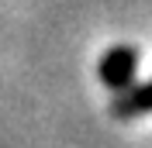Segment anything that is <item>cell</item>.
<instances>
[{
  "instance_id": "1",
  "label": "cell",
  "mask_w": 152,
  "mask_h": 148,
  "mask_svg": "<svg viewBox=\"0 0 152 148\" xmlns=\"http://www.w3.org/2000/svg\"><path fill=\"white\" fill-rule=\"evenodd\" d=\"M135 65H138V52L128 45H114L104 59H100V79L107 90L124 93L135 83Z\"/></svg>"
},
{
  "instance_id": "2",
  "label": "cell",
  "mask_w": 152,
  "mask_h": 148,
  "mask_svg": "<svg viewBox=\"0 0 152 148\" xmlns=\"http://www.w3.org/2000/svg\"><path fill=\"white\" fill-rule=\"evenodd\" d=\"M114 117H121V120H128V117H142V114H152V79L149 83H142V86H128L124 93H118V100H114Z\"/></svg>"
}]
</instances>
